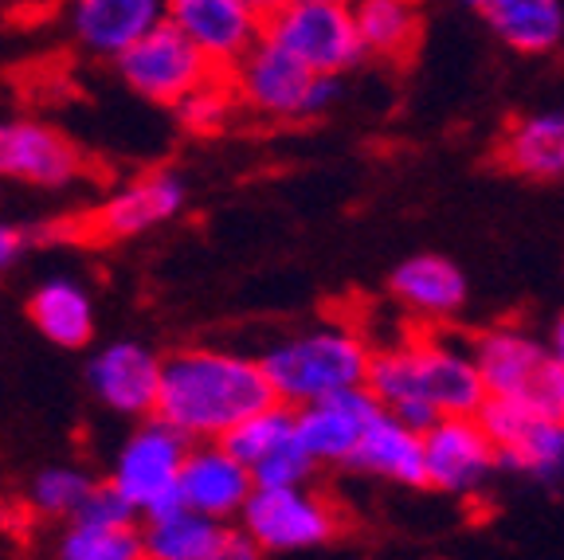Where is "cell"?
<instances>
[{"instance_id":"1","label":"cell","mask_w":564,"mask_h":560,"mask_svg":"<svg viewBox=\"0 0 564 560\" xmlns=\"http://www.w3.org/2000/svg\"><path fill=\"white\" fill-rule=\"evenodd\" d=\"M365 392L392 420L420 435L451 416H478V408L486 403L470 342H458L440 330L388 345L384 353H372Z\"/></svg>"},{"instance_id":"2","label":"cell","mask_w":564,"mask_h":560,"mask_svg":"<svg viewBox=\"0 0 564 560\" xmlns=\"http://www.w3.org/2000/svg\"><path fill=\"white\" fill-rule=\"evenodd\" d=\"M271 403L274 392L259 357L212 345H181L161 357L153 416L188 443H220L236 423Z\"/></svg>"},{"instance_id":"3","label":"cell","mask_w":564,"mask_h":560,"mask_svg":"<svg viewBox=\"0 0 564 560\" xmlns=\"http://www.w3.org/2000/svg\"><path fill=\"white\" fill-rule=\"evenodd\" d=\"M369 360L372 349L352 325L322 322L274 342L259 357V365H263L274 403H286V408L299 412V408L326 400V396L365 388Z\"/></svg>"},{"instance_id":"4","label":"cell","mask_w":564,"mask_h":560,"mask_svg":"<svg viewBox=\"0 0 564 560\" xmlns=\"http://www.w3.org/2000/svg\"><path fill=\"white\" fill-rule=\"evenodd\" d=\"M228 83L236 90L239 110L271 118V122H310V118L329 115L345 90L341 79L310 75L302 63H294L267 40H259L228 71Z\"/></svg>"},{"instance_id":"5","label":"cell","mask_w":564,"mask_h":560,"mask_svg":"<svg viewBox=\"0 0 564 560\" xmlns=\"http://www.w3.org/2000/svg\"><path fill=\"white\" fill-rule=\"evenodd\" d=\"M239 534L259 552H306L322 549L341 534L345 517L329 494L314 486H274V491H251L247 506L236 517Z\"/></svg>"},{"instance_id":"6","label":"cell","mask_w":564,"mask_h":560,"mask_svg":"<svg viewBox=\"0 0 564 560\" xmlns=\"http://www.w3.org/2000/svg\"><path fill=\"white\" fill-rule=\"evenodd\" d=\"M263 40L286 52L310 75L341 79L365 60L349 0L345 4H279L263 17Z\"/></svg>"},{"instance_id":"7","label":"cell","mask_w":564,"mask_h":560,"mask_svg":"<svg viewBox=\"0 0 564 560\" xmlns=\"http://www.w3.org/2000/svg\"><path fill=\"white\" fill-rule=\"evenodd\" d=\"M188 455V439L176 435L169 423H161L158 416L138 420L133 431L122 439L106 486H115L130 509L138 517L153 514V509L176 502V474Z\"/></svg>"},{"instance_id":"8","label":"cell","mask_w":564,"mask_h":560,"mask_svg":"<svg viewBox=\"0 0 564 560\" xmlns=\"http://www.w3.org/2000/svg\"><path fill=\"white\" fill-rule=\"evenodd\" d=\"M115 71L126 90L153 106H165V110L181 106L196 87H204L216 75L212 63L169 20L141 35L133 47H126L115 60Z\"/></svg>"},{"instance_id":"9","label":"cell","mask_w":564,"mask_h":560,"mask_svg":"<svg viewBox=\"0 0 564 560\" xmlns=\"http://www.w3.org/2000/svg\"><path fill=\"white\" fill-rule=\"evenodd\" d=\"M228 446V455L239 459L256 491H274V486H306L314 478V459L306 455V446L299 443V428H294V408L286 403H271L263 412L247 416L243 423L220 439Z\"/></svg>"},{"instance_id":"10","label":"cell","mask_w":564,"mask_h":560,"mask_svg":"<svg viewBox=\"0 0 564 560\" xmlns=\"http://www.w3.org/2000/svg\"><path fill=\"white\" fill-rule=\"evenodd\" d=\"M185 204L188 181L176 169L161 165L118 184L115 193L83 219V231L95 239H106V244H122V239H138L165 228L169 219L185 212Z\"/></svg>"},{"instance_id":"11","label":"cell","mask_w":564,"mask_h":560,"mask_svg":"<svg viewBox=\"0 0 564 560\" xmlns=\"http://www.w3.org/2000/svg\"><path fill=\"white\" fill-rule=\"evenodd\" d=\"M90 396L98 408L122 420H150L158 408L161 385V353L150 349L138 337H115L90 349L87 368H83Z\"/></svg>"},{"instance_id":"12","label":"cell","mask_w":564,"mask_h":560,"mask_svg":"<svg viewBox=\"0 0 564 560\" xmlns=\"http://www.w3.org/2000/svg\"><path fill=\"white\" fill-rule=\"evenodd\" d=\"M87 176V153L40 118H0V184L70 189Z\"/></svg>"},{"instance_id":"13","label":"cell","mask_w":564,"mask_h":560,"mask_svg":"<svg viewBox=\"0 0 564 560\" xmlns=\"http://www.w3.org/2000/svg\"><path fill=\"white\" fill-rule=\"evenodd\" d=\"M498 451V466H510L538 482H556L564 474V423L529 412L521 400L486 396L475 416Z\"/></svg>"},{"instance_id":"14","label":"cell","mask_w":564,"mask_h":560,"mask_svg":"<svg viewBox=\"0 0 564 560\" xmlns=\"http://www.w3.org/2000/svg\"><path fill=\"white\" fill-rule=\"evenodd\" d=\"M498 471V451L475 416H451L423 431V478L455 498L478 494Z\"/></svg>"},{"instance_id":"15","label":"cell","mask_w":564,"mask_h":560,"mask_svg":"<svg viewBox=\"0 0 564 560\" xmlns=\"http://www.w3.org/2000/svg\"><path fill=\"white\" fill-rule=\"evenodd\" d=\"M165 20L212 63L216 75H228L263 40V17L239 0H169Z\"/></svg>"},{"instance_id":"16","label":"cell","mask_w":564,"mask_h":560,"mask_svg":"<svg viewBox=\"0 0 564 560\" xmlns=\"http://www.w3.org/2000/svg\"><path fill=\"white\" fill-rule=\"evenodd\" d=\"M380 416H384V408L365 388H349V392L299 408L294 428H299V443L306 446L314 466H349V459L357 455L361 439L369 435V428Z\"/></svg>"},{"instance_id":"17","label":"cell","mask_w":564,"mask_h":560,"mask_svg":"<svg viewBox=\"0 0 564 560\" xmlns=\"http://www.w3.org/2000/svg\"><path fill=\"white\" fill-rule=\"evenodd\" d=\"M169 0H67L63 24L75 47L115 63L145 32L165 24Z\"/></svg>"},{"instance_id":"18","label":"cell","mask_w":564,"mask_h":560,"mask_svg":"<svg viewBox=\"0 0 564 560\" xmlns=\"http://www.w3.org/2000/svg\"><path fill=\"white\" fill-rule=\"evenodd\" d=\"M256 491L251 474L239 466L236 455H228L224 443H188V455L176 474V502L193 514L231 526L239 509L247 506Z\"/></svg>"},{"instance_id":"19","label":"cell","mask_w":564,"mask_h":560,"mask_svg":"<svg viewBox=\"0 0 564 560\" xmlns=\"http://www.w3.org/2000/svg\"><path fill=\"white\" fill-rule=\"evenodd\" d=\"M388 294L397 298L400 310L415 322H427V325H443L451 317L463 314L470 298V282L463 274V267L447 255H435V251H420V255H408L392 267L388 274Z\"/></svg>"},{"instance_id":"20","label":"cell","mask_w":564,"mask_h":560,"mask_svg":"<svg viewBox=\"0 0 564 560\" xmlns=\"http://www.w3.org/2000/svg\"><path fill=\"white\" fill-rule=\"evenodd\" d=\"M28 322L55 349H87L95 342V298L79 282V274H47L28 294Z\"/></svg>"},{"instance_id":"21","label":"cell","mask_w":564,"mask_h":560,"mask_svg":"<svg viewBox=\"0 0 564 560\" xmlns=\"http://www.w3.org/2000/svg\"><path fill=\"white\" fill-rule=\"evenodd\" d=\"M470 357H475L486 396L521 400L529 380L538 377V368L545 365L549 345H541L533 333L518 330V325H494V330L478 333L470 342Z\"/></svg>"},{"instance_id":"22","label":"cell","mask_w":564,"mask_h":560,"mask_svg":"<svg viewBox=\"0 0 564 560\" xmlns=\"http://www.w3.org/2000/svg\"><path fill=\"white\" fill-rule=\"evenodd\" d=\"M224 534L228 526L193 514L181 502H169L138 521V549L141 560H208Z\"/></svg>"},{"instance_id":"23","label":"cell","mask_w":564,"mask_h":560,"mask_svg":"<svg viewBox=\"0 0 564 560\" xmlns=\"http://www.w3.org/2000/svg\"><path fill=\"white\" fill-rule=\"evenodd\" d=\"M498 161L525 181H561L564 176V110L525 115L502 133Z\"/></svg>"},{"instance_id":"24","label":"cell","mask_w":564,"mask_h":560,"mask_svg":"<svg viewBox=\"0 0 564 560\" xmlns=\"http://www.w3.org/2000/svg\"><path fill=\"white\" fill-rule=\"evenodd\" d=\"M345 471L369 474V478L380 482H397V486H408V491L427 486V478H423V435L384 412L369 428V435L361 439L357 455L349 459Z\"/></svg>"},{"instance_id":"25","label":"cell","mask_w":564,"mask_h":560,"mask_svg":"<svg viewBox=\"0 0 564 560\" xmlns=\"http://www.w3.org/2000/svg\"><path fill=\"white\" fill-rule=\"evenodd\" d=\"M490 32L518 55H549L564 40L561 0H482Z\"/></svg>"},{"instance_id":"26","label":"cell","mask_w":564,"mask_h":560,"mask_svg":"<svg viewBox=\"0 0 564 560\" xmlns=\"http://www.w3.org/2000/svg\"><path fill=\"white\" fill-rule=\"evenodd\" d=\"M352 24H357V40H361L365 55H380V60H400L415 47L420 40V12L415 0H352L349 4Z\"/></svg>"},{"instance_id":"27","label":"cell","mask_w":564,"mask_h":560,"mask_svg":"<svg viewBox=\"0 0 564 560\" xmlns=\"http://www.w3.org/2000/svg\"><path fill=\"white\" fill-rule=\"evenodd\" d=\"M95 486L98 482L90 478L87 471L55 463V466H44L40 474H32L24 498H28V506L40 517H47V521H75Z\"/></svg>"},{"instance_id":"28","label":"cell","mask_w":564,"mask_h":560,"mask_svg":"<svg viewBox=\"0 0 564 560\" xmlns=\"http://www.w3.org/2000/svg\"><path fill=\"white\" fill-rule=\"evenodd\" d=\"M52 560H141L138 526L102 529L87 521H63L52 545Z\"/></svg>"},{"instance_id":"29","label":"cell","mask_w":564,"mask_h":560,"mask_svg":"<svg viewBox=\"0 0 564 560\" xmlns=\"http://www.w3.org/2000/svg\"><path fill=\"white\" fill-rule=\"evenodd\" d=\"M176 122L185 133H196V138H212V133H224L239 115L236 90H231L228 75H212L204 87H196L193 95L181 106H173Z\"/></svg>"},{"instance_id":"30","label":"cell","mask_w":564,"mask_h":560,"mask_svg":"<svg viewBox=\"0 0 564 560\" xmlns=\"http://www.w3.org/2000/svg\"><path fill=\"white\" fill-rule=\"evenodd\" d=\"M521 403H525L529 412L545 416V420L564 423V368L553 357H545V365L538 368V377L529 380Z\"/></svg>"},{"instance_id":"31","label":"cell","mask_w":564,"mask_h":560,"mask_svg":"<svg viewBox=\"0 0 564 560\" xmlns=\"http://www.w3.org/2000/svg\"><path fill=\"white\" fill-rule=\"evenodd\" d=\"M75 521H87V526H102V529H133L141 517L133 514L130 502H126L115 486L98 482L95 491H90L87 506L79 509V517H75Z\"/></svg>"},{"instance_id":"32","label":"cell","mask_w":564,"mask_h":560,"mask_svg":"<svg viewBox=\"0 0 564 560\" xmlns=\"http://www.w3.org/2000/svg\"><path fill=\"white\" fill-rule=\"evenodd\" d=\"M35 244H40V228L12 224V219H0V274L12 271V267H17Z\"/></svg>"},{"instance_id":"33","label":"cell","mask_w":564,"mask_h":560,"mask_svg":"<svg viewBox=\"0 0 564 560\" xmlns=\"http://www.w3.org/2000/svg\"><path fill=\"white\" fill-rule=\"evenodd\" d=\"M208 560H263V552L247 541L239 529H228V534H224V541L216 545V552H212Z\"/></svg>"},{"instance_id":"34","label":"cell","mask_w":564,"mask_h":560,"mask_svg":"<svg viewBox=\"0 0 564 560\" xmlns=\"http://www.w3.org/2000/svg\"><path fill=\"white\" fill-rule=\"evenodd\" d=\"M549 357H553L556 365L564 368V314L556 317V325H553V337H549Z\"/></svg>"},{"instance_id":"35","label":"cell","mask_w":564,"mask_h":560,"mask_svg":"<svg viewBox=\"0 0 564 560\" xmlns=\"http://www.w3.org/2000/svg\"><path fill=\"white\" fill-rule=\"evenodd\" d=\"M239 4H247L251 12H259V17H267V12H274L282 4V0H239Z\"/></svg>"},{"instance_id":"36","label":"cell","mask_w":564,"mask_h":560,"mask_svg":"<svg viewBox=\"0 0 564 560\" xmlns=\"http://www.w3.org/2000/svg\"><path fill=\"white\" fill-rule=\"evenodd\" d=\"M282 4H345V0H282Z\"/></svg>"},{"instance_id":"37","label":"cell","mask_w":564,"mask_h":560,"mask_svg":"<svg viewBox=\"0 0 564 560\" xmlns=\"http://www.w3.org/2000/svg\"><path fill=\"white\" fill-rule=\"evenodd\" d=\"M458 4H467V9H482V0H458Z\"/></svg>"}]
</instances>
